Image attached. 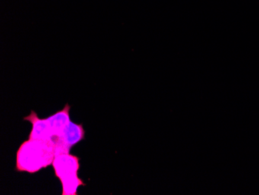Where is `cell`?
I'll use <instances>...</instances> for the list:
<instances>
[{
	"mask_svg": "<svg viewBox=\"0 0 259 195\" xmlns=\"http://www.w3.org/2000/svg\"><path fill=\"white\" fill-rule=\"evenodd\" d=\"M69 110L70 106L67 104L63 110L44 119H39L32 110L30 115L24 118L33 125L29 139L51 141L56 147L57 155L69 153L70 148L85 139L82 125L70 121Z\"/></svg>",
	"mask_w": 259,
	"mask_h": 195,
	"instance_id": "obj_1",
	"label": "cell"
},
{
	"mask_svg": "<svg viewBox=\"0 0 259 195\" xmlns=\"http://www.w3.org/2000/svg\"><path fill=\"white\" fill-rule=\"evenodd\" d=\"M56 155L53 142L29 139L22 143L17 151L16 170L34 174L52 165Z\"/></svg>",
	"mask_w": 259,
	"mask_h": 195,
	"instance_id": "obj_2",
	"label": "cell"
},
{
	"mask_svg": "<svg viewBox=\"0 0 259 195\" xmlns=\"http://www.w3.org/2000/svg\"><path fill=\"white\" fill-rule=\"evenodd\" d=\"M55 175L62 184V195H76L79 186H85L83 180L78 177L79 158L69 153L60 154L55 157L52 164Z\"/></svg>",
	"mask_w": 259,
	"mask_h": 195,
	"instance_id": "obj_3",
	"label": "cell"
}]
</instances>
